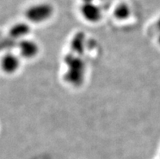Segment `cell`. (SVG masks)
Returning <instances> with one entry per match:
<instances>
[{"label":"cell","instance_id":"cell-6","mask_svg":"<svg viewBox=\"0 0 160 159\" xmlns=\"http://www.w3.org/2000/svg\"><path fill=\"white\" fill-rule=\"evenodd\" d=\"M30 32V26L26 23H18L10 28L8 36L14 41L23 40Z\"/></svg>","mask_w":160,"mask_h":159},{"label":"cell","instance_id":"cell-9","mask_svg":"<svg viewBox=\"0 0 160 159\" xmlns=\"http://www.w3.org/2000/svg\"><path fill=\"white\" fill-rule=\"evenodd\" d=\"M16 45V41L12 39L9 36L3 37L0 33V51L10 50Z\"/></svg>","mask_w":160,"mask_h":159},{"label":"cell","instance_id":"cell-3","mask_svg":"<svg viewBox=\"0 0 160 159\" xmlns=\"http://www.w3.org/2000/svg\"><path fill=\"white\" fill-rule=\"evenodd\" d=\"M80 12L84 19L89 23H97L102 20V12L100 7L95 3H82Z\"/></svg>","mask_w":160,"mask_h":159},{"label":"cell","instance_id":"cell-8","mask_svg":"<svg viewBox=\"0 0 160 159\" xmlns=\"http://www.w3.org/2000/svg\"><path fill=\"white\" fill-rule=\"evenodd\" d=\"M113 15L117 20L124 21V20H128L131 16V8L128 3L121 2L115 7Z\"/></svg>","mask_w":160,"mask_h":159},{"label":"cell","instance_id":"cell-13","mask_svg":"<svg viewBox=\"0 0 160 159\" xmlns=\"http://www.w3.org/2000/svg\"><path fill=\"white\" fill-rule=\"evenodd\" d=\"M101 1H105V0H101Z\"/></svg>","mask_w":160,"mask_h":159},{"label":"cell","instance_id":"cell-7","mask_svg":"<svg viewBox=\"0 0 160 159\" xmlns=\"http://www.w3.org/2000/svg\"><path fill=\"white\" fill-rule=\"evenodd\" d=\"M85 44V36L83 32H78L74 36L71 42V49L73 54H81L84 53Z\"/></svg>","mask_w":160,"mask_h":159},{"label":"cell","instance_id":"cell-1","mask_svg":"<svg viewBox=\"0 0 160 159\" xmlns=\"http://www.w3.org/2000/svg\"><path fill=\"white\" fill-rule=\"evenodd\" d=\"M64 62L67 66L65 81L75 87L82 85L85 75V62L83 59L73 53H69L65 56Z\"/></svg>","mask_w":160,"mask_h":159},{"label":"cell","instance_id":"cell-2","mask_svg":"<svg viewBox=\"0 0 160 159\" xmlns=\"http://www.w3.org/2000/svg\"><path fill=\"white\" fill-rule=\"evenodd\" d=\"M54 7L51 3L40 2L29 7L25 12V16L28 21L40 24L50 20L54 15Z\"/></svg>","mask_w":160,"mask_h":159},{"label":"cell","instance_id":"cell-5","mask_svg":"<svg viewBox=\"0 0 160 159\" xmlns=\"http://www.w3.org/2000/svg\"><path fill=\"white\" fill-rule=\"evenodd\" d=\"M20 54L24 58H32L39 53V46L34 41L24 38L17 43Z\"/></svg>","mask_w":160,"mask_h":159},{"label":"cell","instance_id":"cell-10","mask_svg":"<svg viewBox=\"0 0 160 159\" xmlns=\"http://www.w3.org/2000/svg\"><path fill=\"white\" fill-rule=\"evenodd\" d=\"M156 27H157V28H158V31H159V32H160V17L158 19V20H157Z\"/></svg>","mask_w":160,"mask_h":159},{"label":"cell","instance_id":"cell-4","mask_svg":"<svg viewBox=\"0 0 160 159\" xmlns=\"http://www.w3.org/2000/svg\"><path fill=\"white\" fill-rule=\"evenodd\" d=\"M20 66V60L17 55L13 53L8 52L1 58L0 67L2 72L7 74H13L19 69Z\"/></svg>","mask_w":160,"mask_h":159},{"label":"cell","instance_id":"cell-11","mask_svg":"<svg viewBox=\"0 0 160 159\" xmlns=\"http://www.w3.org/2000/svg\"><path fill=\"white\" fill-rule=\"evenodd\" d=\"M95 1V0H82L83 3H92Z\"/></svg>","mask_w":160,"mask_h":159},{"label":"cell","instance_id":"cell-12","mask_svg":"<svg viewBox=\"0 0 160 159\" xmlns=\"http://www.w3.org/2000/svg\"><path fill=\"white\" fill-rule=\"evenodd\" d=\"M158 42L160 46V33H159V35H158Z\"/></svg>","mask_w":160,"mask_h":159}]
</instances>
